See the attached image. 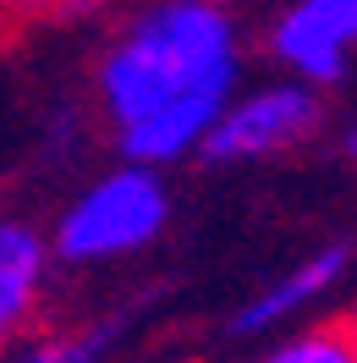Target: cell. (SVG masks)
<instances>
[{
  "label": "cell",
  "mask_w": 357,
  "mask_h": 363,
  "mask_svg": "<svg viewBox=\"0 0 357 363\" xmlns=\"http://www.w3.org/2000/svg\"><path fill=\"white\" fill-rule=\"evenodd\" d=\"M55 259H50L45 226L28 215H0V358L33 341V325L50 303Z\"/></svg>",
  "instance_id": "8992f818"
},
{
  "label": "cell",
  "mask_w": 357,
  "mask_h": 363,
  "mask_svg": "<svg viewBox=\"0 0 357 363\" xmlns=\"http://www.w3.org/2000/svg\"><path fill=\"white\" fill-rule=\"evenodd\" d=\"M171 215H176V199H171L165 171L115 160L110 171L89 177L61 204L45 242L55 270H110L154 248Z\"/></svg>",
  "instance_id": "7a4b0ae2"
},
{
  "label": "cell",
  "mask_w": 357,
  "mask_h": 363,
  "mask_svg": "<svg viewBox=\"0 0 357 363\" xmlns=\"http://www.w3.org/2000/svg\"><path fill=\"white\" fill-rule=\"evenodd\" d=\"M324 127H330V94L308 89L297 77H275V83L237 89L225 99L198 160H209V165H264V160L319 143Z\"/></svg>",
  "instance_id": "3957f363"
},
{
  "label": "cell",
  "mask_w": 357,
  "mask_h": 363,
  "mask_svg": "<svg viewBox=\"0 0 357 363\" xmlns=\"http://www.w3.org/2000/svg\"><path fill=\"white\" fill-rule=\"evenodd\" d=\"M110 0H0V11L23 28H77L94 23Z\"/></svg>",
  "instance_id": "ba28073f"
},
{
  "label": "cell",
  "mask_w": 357,
  "mask_h": 363,
  "mask_svg": "<svg viewBox=\"0 0 357 363\" xmlns=\"http://www.w3.org/2000/svg\"><path fill=\"white\" fill-rule=\"evenodd\" d=\"M357 45V0H286L264 28V55L280 77L330 94L352 77Z\"/></svg>",
  "instance_id": "277c9868"
},
{
  "label": "cell",
  "mask_w": 357,
  "mask_h": 363,
  "mask_svg": "<svg viewBox=\"0 0 357 363\" xmlns=\"http://www.w3.org/2000/svg\"><path fill=\"white\" fill-rule=\"evenodd\" d=\"M346 275H352V237L302 253L297 264H286L280 275H269L253 297H242V308L231 314V336H269V330L302 325L313 308H324V303L341 292Z\"/></svg>",
  "instance_id": "5b68a950"
},
{
  "label": "cell",
  "mask_w": 357,
  "mask_h": 363,
  "mask_svg": "<svg viewBox=\"0 0 357 363\" xmlns=\"http://www.w3.org/2000/svg\"><path fill=\"white\" fill-rule=\"evenodd\" d=\"M0 363H67V352H61V341H23L17 352H6Z\"/></svg>",
  "instance_id": "9c48e42d"
},
{
  "label": "cell",
  "mask_w": 357,
  "mask_h": 363,
  "mask_svg": "<svg viewBox=\"0 0 357 363\" xmlns=\"http://www.w3.org/2000/svg\"><path fill=\"white\" fill-rule=\"evenodd\" d=\"M253 363H357V336L352 325H291L280 341H269Z\"/></svg>",
  "instance_id": "52a82bcc"
},
{
  "label": "cell",
  "mask_w": 357,
  "mask_h": 363,
  "mask_svg": "<svg viewBox=\"0 0 357 363\" xmlns=\"http://www.w3.org/2000/svg\"><path fill=\"white\" fill-rule=\"evenodd\" d=\"M242 89V23L220 0H149L110 33L94 67V99L121 160L171 171Z\"/></svg>",
  "instance_id": "6da1fadb"
}]
</instances>
